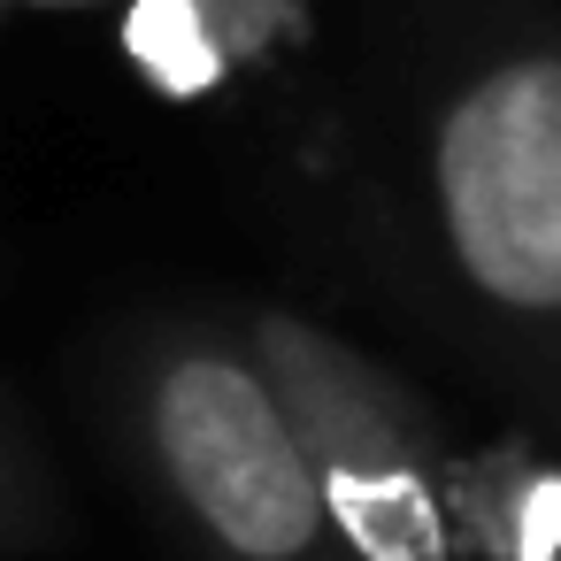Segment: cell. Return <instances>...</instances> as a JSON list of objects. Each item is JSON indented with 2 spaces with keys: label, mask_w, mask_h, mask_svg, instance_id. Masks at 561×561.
Wrapping results in <instances>:
<instances>
[{
  "label": "cell",
  "mask_w": 561,
  "mask_h": 561,
  "mask_svg": "<svg viewBox=\"0 0 561 561\" xmlns=\"http://www.w3.org/2000/svg\"><path fill=\"white\" fill-rule=\"evenodd\" d=\"M39 9H70V0H39Z\"/></svg>",
  "instance_id": "8992f818"
},
{
  "label": "cell",
  "mask_w": 561,
  "mask_h": 561,
  "mask_svg": "<svg viewBox=\"0 0 561 561\" xmlns=\"http://www.w3.org/2000/svg\"><path fill=\"white\" fill-rule=\"evenodd\" d=\"M423 193L454 277L484 308L561 316V32L507 39L438 93Z\"/></svg>",
  "instance_id": "6da1fadb"
},
{
  "label": "cell",
  "mask_w": 561,
  "mask_h": 561,
  "mask_svg": "<svg viewBox=\"0 0 561 561\" xmlns=\"http://www.w3.org/2000/svg\"><path fill=\"white\" fill-rule=\"evenodd\" d=\"M316 39V0H124L116 47L162 101H208Z\"/></svg>",
  "instance_id": "277c9868"
},
{
  "label": "cell",
  "mask_w": 561,
  "mask_h": 561,
  "mask_svg": "<svg viewBox=\"0 0 561 561\" xmlns=\"http://www.w3.org/2000/svg\"><path fill=\"white\" fill-rule=\"evenodd\" d=\"M469 507H477L484 546H500L507 561H553L561 553V469H538L515 454L492 469H469Z\"/></svg>",
  "instance_id": "5b68a950"
},
{
  "label": "cell",
  "mask_w": 561,
  "mask_h": 561,
  "mask_svg": "<svg viewBox=\"0 0 561 561\" xmlns=\"http://www.w3.org/2000/svg\"><path fill=\"white\" fill-rule=\"evenodd\" d=\"M254 354L277 377L316 461L331 538L354 561H454L446 500L423 454V415L346 339L300 316H254Z\"/></svg>",
  "instance_id": "3957f363"
},
{
  "label": "cell",
  "mask_w": 561,
  "mask_h": 561,
  "mask_svg": "<svg viewBox=\"0 0 561 561\" xmlns=\"http://www.w3.org/2000/svg\"><path fill=\"white\" fill-rule=\"evenodd\" d=\"M0 9H9V0H0Z\"/></svg>",
  "instance_id": "52a82bcc"
},
{
  "label": "cell",
  "mask_w": 561,
  "mask_h": 561,
  "mask_svg": "<svg viewBox=\"0 0 561 561\" xmlns=\"http://www.w3.org/2000/svg\"><path fill=\"white\" fill-rule=\"evenodd\" d=\"M147 446L216 553L316 561L331 546L316 461L254 346L170 339L147 369Z\"/></svg>",
  "instance_id": "7a4b0ae2"
}]
</instances>
